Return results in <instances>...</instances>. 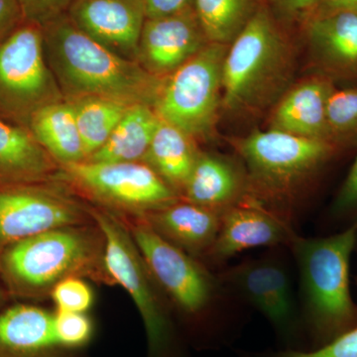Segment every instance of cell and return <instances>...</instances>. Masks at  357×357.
<instances>
[{
  "mask_svg": "<svg viewBox=\"0 0 357 357\" xmlns=\"http://www.w3.org/2000/svg\"><path fill=\"white\" fill-rule=\"evenodd\" d=\"M43 36L45 57L66 100L100 96L153 107L165 79L91 38L67 13L44 25Z\"/></svg>",
  "mask_w": 357,
  "mask_h": 357,
  "instance_id": "1",
  "label": "cell"
},
{
  "mask_svg": "<svg viewBox=\"0 0 357 357\" xmlns=\"http://www.w3.org/2000/svg\"><path fill=\"white\" fill-rule=\"evenodd\" d=\"M356 241L357 222L330 236L310 238L297 234L288 246L299 269L305 349L330 344L357 325V304L349 283Z\"/></svg>",
  "mask_w": 357,
  "mask_h": 357,
  "instance_id": "2",
  "label": "cell"
},
{
  "mask_svg": "<svg viewBox=\"0 0 357 357\" xmlns=\"http://www.w3.org/2000/svg\"><path fill=\"white\" fill-rule=\"evenodd\" d=\"M0 272L13 292L49 295L59 282L81 277L114 286L105 263V237L96 222L60 227L0 251Z\"/></svg>",
  "mask_w": 357,
  "mask_h": 357,
  "instance_id": "3",
  "label": "cell"
},
{
  "mask_svg": "<svg viewBox=\"0 0 357 357\" xmlns=\"http://www.w3.org/2000/svg\"><path fill=\"white\" fill-rule=\"evenodd\" d=\"M248 174L245 201L294 225L297 203L338 148L277 129L255 131L236 142Z\"/></svg>",
  "mask_w": 357,
  "mask_h": 357,
  "instance_id": "4",
  "label": "cell"
},
{
  "mask_svg": "<svg viewBox=\"0 0 357 357\" xmlns=\"http://www.w3.org/2000/svg\"><path fill=\"white\" fill-rule=\"evenodd\" d=\"M292 75L290 48L269 8L261 4L227 49L222 109L236 114L261 112L285 95Z\"/></svg>",
  "mask_w": 357,
  "mask_h": 357,
  "instance_id": "5",
  "label": "cell"
},
{
  "mask_svg": "<svg viewBox=\"0 0 357 357\" xmlns=\"http://www.w3.org/2000/svg\"><path fill=\"white\" fill-rule=\"evenodd\" d=\"M91 217L105 237L107 273L132 299L144 324L148 357H180L170 302L155 281L121 215L91 204Z\"/></svg>",
  "mask_w": 357,
  "mask_h": 357,
  "instance_id": "6",
  "label": "cell"
},
{
  "mask_svg": "<svg viewBox=\"0 0 357 357\" xmlns=\"http://www.w3.org/2000/svg\"><path fill=\"white\" fill-rule=\"evenodd\" d=\"M121 217L148 269L172 306L196 328L217 333L215 307L229 292L218 275L160 236L144 218Z\"/></svg>",
  "mask_w": 357,
  "mask_h": 357,
  "instance_id": "7",
  "label": "cell"
},
{
  "mask_svg": "<svg viewBox=\"0 0 357 357\" xmlns=\"http://www.w3.org/2000/svg\"><path fill=\"white\" fill-rule=\"evenodd\" d=\"M53 180L93 206L123 217H143L180 199L148 164L83 161L59 166Z\"/></svg>",
  "mask_w": 357,
  "mask_h": 357,
  "instance_id": "8",
  "label": "cell"
},
{
  "mask_svg": "<svg viewBox=\"0 0 357 357\" xmlns=\"http://www.w3.org/2000/svg\"><path fill=\"white\" fill-rule=\"evenodd\" d=\"M229 45L208 43L164 79L154 112L196 140L210 136L222 109V69Z\"/></svg>",
  "mask_w": 357,
  "mask_h": 357,
  "instance_id": "9",
  "label": "cell"
},
{
  "mask_svg": "<svg viewBox=\"0 0 357 357\" xmlns=\"http://www.w3.org/2000/svg\"><path fill=\"white\" fill-rule=\"evenodd\" d=\"M64 100L45 57L43 27L23 22L0 41V112L28 128L35 112Z\"/></svg>",
  "mask_w": 357,
  "mask_h": 357,
  "instance_id": "10",
  "label": "cell"
},
{
  "mask_svg": "<svg viewBox=\"0 0 357 357\" xmlns=\"http://www.w3.org/2000/svg\"><path fill=\"white\" fill-rule=\"evenodd\" d=\"M91 208L59 181L0 185V251L49 230L95 222Z\"/></svg>",
  "mask_w": 357,
  "mask_h": 357,
  "instance_id": "11",
  "label": "cell"
},
{
  "mask_svg": "<svg viewBox=\"0 0 357 357\" xmlns=\"http://www.w3.org/2000/svg\"><path fill=\"white\" fill-rule=\"evenodd\" d=\"M229 292L237 294L269 321L282 349H305L304 328L290 274L278 256L248 258L218 273Z\"/></svg>",
  "mask_w": 357,
  "mask_h": 357,
  "instance_id": "12",
  "label": "cell"
},
{
  "mask_svg": "<svg viewBox=\"0 0 357 357\" xmlns=\"http://www.w3.org/2000/svg\"><path fill=\"white\" fill-rule=\"evenodd\" d=\"M67 15L102 46L122 58L137 61L141 31L146 20L145 0H73Z\"/></svg>",
  "mask_w": 357,
  "mask_h": 357,
  "instance_id": "13",
  "label": "cell"
},
{
  "mask_svg": "<svg viewBox=\"0 0 357 357\" xmlns=\"http://www.w3.org/2000/svg\"><path fill=\"white\" fill-rule=\"evenodd\" d=\"M208 43L210 41L195 10L146 20L136 62L152 76L166 79Z\"/></svg>",
  "mask_w": 357,
  "mask_h": 357,
  "instance_id": "14",
  "label": "cell"
},
{
  "mask_svg": "<svg viewBox=\"0 0 357 357\" xmlns=\"http://www.w3.org/2000/svg\"><path fill=\"white\" fill-rule=\"evenodd\" d=\"M296 234L292 223L244 201L223 211L217 238L204 259L213 265H222L249 249L288 248Z\"/></svg>",
  "mask_w": 357,
  "mask_h": 357,
  "instance_id": "15",
  "label": "cell"
},
{
  "mask_svg": "<svg viewBox=\"0 0 357 357\" xmlns=\"http://www.w3.org/2000/svg\"><path fill=\"white\" fill-rule=\"evenodd\" d=\"M222 213L180 199L142 218L169 243L204 259L217 238Z\"/></svg>",
  "mask_w": 357,
  "mask_h": 357,
  "instance_id": "16",
  "label": "cell"
},
{
  "mask_svg": "<svg viewBox=\"0 0 357 357\" xmlns=\"http://www.w3.org/2000/svg\"><path fill=\"white\" fill-rule=\"evenodd\" d=\"M59 344L53 312L20 304L0 312V357H70Z\"/></svg>",
  "mask_w": 357,
  "mask_h": 357,
  "instance_id": "17",
  "label": "cell"
},
{
  "mask_svg": "<svg viewBox=\"0 0 357 357\" xmlns=\"http://www.w3.org/2000/svg\"><path fill=\"white\" fill-rule=\"evenodd\" d=\"M245 168L220 155L199 152L181 199L223 213L248 198Z\"/></svg>",
  "mask_w": 357,
  "mask_h": 357,
  "instance_id": "18",
  "label": "cell"
},
{
  "mask_svg": "<svg viewBox=\"0 0 357 357\" xmlns=\"http://www.w3.org/2000/svg\"><path fill=\"white\" fill-rule=\"evenodd\" d=\"M335 89L332 81L326 77H312L294 86L277 103L271 117V128L331 142L326 105Z\"/></svg>",
  "mask_w": 357,
  "mask_h": 357,
  "instance_id": "19",
  "label": "cell"
},
{
  "mask_svg": "<svg viewBox=\"0 0 357 357\" xmlns=\"http://www.w3.org/2000/svg\"><path fill=\"white\" fill-rule=\"evenodd\" d=\"M307 36L314 57L326 72L357 75V11L314 13L307 22Z\"/></svg>",
  "mask_w": 357,
  "mask_h": 357,
  "instance_id": "20",
  "label": "cell"
},
{
  "mask_svg": "<svg viewBox=\"0 0 357 357\" xmlns=\"http://www.w3.org/2000/svg\"><path fill=\"white\" fill-rule=\"evenodd\" d=\"M58 169L29 129L0 119V185L51 181Z\"/></svg>",
  "mask_w": 357,
  "mask_h": 357,
  "instance_id": "21",
  "label": "cell"
},
{
  "mask_svg": "<svg viewBox=\"0 0 357 357\" xmlns=\"http://www.w3.org/2000/svg\"><path fill=\"white\" fill-rule=\"evenodd\" d=\"M28 129L59 166L86 160L74 107L69 100L42 107L33 114Z\"/></svg>",
  "mask_w": 357,
  "mask_h": 357,
  "instance_id": "22",
  "label": "cell"
},
{
  "mask_svg": "<svg viewBox=\"0 0 357 357\" xmlns=\"http://www.w3.org/2000/svg\"><path fill=\"white\" fill-rule=\"evenodd\" d=\"M194 141L184 131L160 119L143 159L180 198L199 154Z\"/></svg>",
  "mask_w": 357,
  "mask_h": 357,
  "instance_id": "23",
  "label": "cell"
},
{
  "mask_svg": "<svg viewBox=\"0 0 357 357\" xmlns=\"http://www.w3.org/2000/svg\"><path fill=\"white\" fill-rule=\"evenodd\" d=\"M159 121L150 105H130L105 145L86 161H143Z\"/></svg>",
  "mask_w": 357,
  "mask_h": 357,
  "instance_id": "24",
  "label": "cell"
},
{
  "mask_svg": "<svg viewBox=\"0 0 357 357\" xmlns=\"http://www.w3.org/2000/svg\"><path fill=\"white\" fill-rule=\"evenodd\" d=\"M69 102L74 107L86 160L105 145L132 105L100 96H84Z\"/></svg>",
  "mask_w": 357,
  "mask_h": 357,
  "instance_id": "25",
  "label": "cell"
},
{
  "mask_svg": "<svg viewBox=\"0 0 357 357\" xmlns=\"http://www.w3.org/2000/svg\"><path fill=\"white\" fill-rule=\"evenodd\" d=\"M261 4L262 0H195V11L208 41L229 45Z\"/></svg>",
  "mask_w": 357,
  "mask_h": 357,
  "instance_id": "26",
  "label": "cell"
},
{
  "mask_svg": "<svg viewBox=\"0 0 357 357\" xmlns=\"http://www.w3.org/2000/svg\"><path fill=\"white\" fill-rule=\"evenodd\" d=\"M331 142L340 147L357 144V88L335 89L326 105Z\"/></svg>",
  "mask_w": 357,
  "mask_h": 357,
  "instance_id": "27",
  "label": "cell"
},
{
  "mask_svg": "<svg viewBox=\"0 0 357 357\" xmlns=\"http://www.w3.org/2000/svg\"><path fill=\"white\" fill-rule=\"evenodd\" d=\"M54 328L59 344L67 351L86 347L93 335V324L86 312L56 311Z\"/></svg>",
  "mask_w": 357,
  "mask_h": 357,
  "instance_id": "28",
  "label": "cell"
},
{
  "mask_svg": "<svg viewBox=\"0 0 357 357\" xmlns=\"http://www.w3.org/2000/svg\"><path fill=\"white\" fill-rule=\"evenodd\" d=\"M357 284V277H356ZM243 357H357V325L330 344L316 349H279V351L252 352Z\"/></svg>",
  "mask_w": 357,
  "mask_h": 357,
  "instance_id": "29",
  "label": "cell"
},
{
  "mask_svg": "<svg viewBox=\"0 0 357 357\" xmlns=\"http://www.w3.org/2000/svg\"><path fill=\"white\" fill-rule=\"evenodd\" d=\"M57 311L86 312L93 304V289L81 277H69L52 289Z\"/></svg>",
  "mask_w": 357,
  "mask_h": 357,
  "instance_id": "30",
  "label": "cell"
},
{
  "mask_svg": "<svg viewBox=\"0 0 357 357\" xmlns=\"http://www.w3.org/2000/svg\"><path fill=\"white\" fill-rule=\"evenodd\" d=\"M24 22L43 27L67 13L73 0H17Z\"/></svg>",
  "mask_w": 357,
  "mask_h": 357,
  "instance_id": "31",
  "label": "cell"
},
{
  "mask_svg": "<svg viewBox=\"0 0 357 357\" xmlns=\"http://www.w3.org/2000/svg\"><path fill=\"white\" fill-rule=\"evenodd\" d=\"M332 215L357 222V156L332 206Z\"/></svg>",
  "mask_w": 357,
  "mask_h": 357,
  "instance_id": "32",
  "label": "cell"
},
{
  "mask_svg": "<svg viewBox=\"0 0 357 357\" xmlns=\"http://www.w3.org/2000/svg\"><path fill=\"white\" fill-rule=\"evenodd\" d=\"M195 10V0H145L146 20L170 17Z\"/></svg>",
  "mask_w": 357,
  "mask_h": 357,
  "instance_id": "33",
  "label": "cell"
},
{
  "mask_svg": "<svg viewBox=\"0 0 357 357\" xmlns=\"http://www.w3.org/2000/svg\"><path fill=\"white\" fill-rule=\"evenodd\" d=\"M24 22L17 0H0V41Z\"/></svg>",
  "mask_w": 357,
  "mask_h": 357,
  "instance_id": "34",
  "label": "cell"
},
{
  "mask_svg": "<svg viewBox=\"0 0 357 357\" xmlns=\"http://www.w3.org/2000/svg\"><path fill=\"white\" fill-rule=\"evenodd\" d=\"M284 15L296 17L316 11L319 0H271Z\"/></svg>",
  "mask_w": 357,
  "mask_h": 357,
  "instance_id": "35",
  "label": "cell"
},
{
  "mask_svg": "<svg viewBox=\"0 0 357 357\" xmlns=\"http://www.w3.org/2000/svg\"><path fill=\"white\" fill-rule=\"evenodd\" d=\"M317 13H333V11H357V0H319Z\"/></svg>",
  "mask_w": 357,
  "mask_h": 357,
  "instance_id": "36",
  "label": "cell"
},
{
  "mask_svg": "<svg viewBox=\"0 0 357 357\" xmlns=\"http://www.w3.org/2000/svg\"><path fill=\"white\" fill-rule=\"evenodd\" d=\"M356 251L357 252V241H356Z\"/></svg>",
  "mask_w": 357,
  "mask_h": 357,
  "instance_id": "37",
  "label": "cell"
},
{
  "mask_svg": "<svg viewBox=\"0 0 357 357\" xmlns=\"http://www.w3.org/2000/svg\"><path fill=\"white\" fill-rule=\"evenodd\" d=\"M0 298H1V294H0Z\"/></svg>",
  "mask_w": 357,
  "mask_h": 357,
  "instance_id": "38",
  "label": "cell"
}]
</instances>
